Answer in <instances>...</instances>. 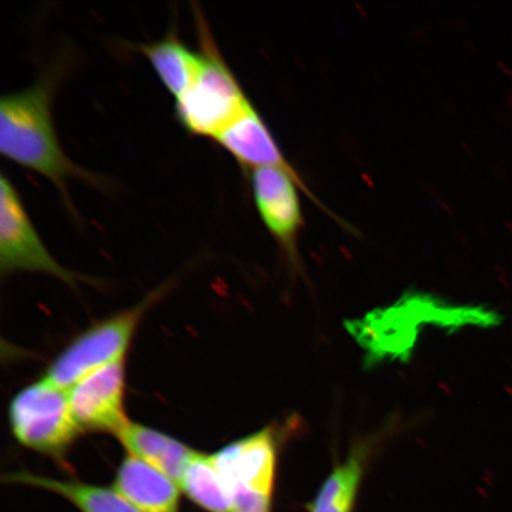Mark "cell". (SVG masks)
I'll use <instances>...</instances> for the list:
<instances>
[{"mask_svg":"<svg viewBox=\"0 0 512 512\" xmlns=\"http://www.w3.org/2000/svg\"><path fill=\"white\" fill-rule=\"evenodd\" d=\"M55 79V74H46L34 85L2 96L0 152L23 168L46 177L70 206V178L81 177L95 184L98 181L62 150L51 113Z\"/></svg>","mask_w":512,"mask_h":512,"instance_id":"obj_1","label":"cell"},{"mask_svg":"<svg viewBox=\"0 0 512 512\" xmlns=\"http://www.w3.org/2000/svg\"><path fill=\"white\" fill-rule=\"evenodd\" d=\"M502 317L484 306H453L428 296H406L386 310L348 323V330L368 351V363L384 358L407 360L422 324H437L450 330L464 326L492 328Z\"/></svg>","mask_w":512,"mask_h":512,"instance_id":"obj_2","label":"cell"},{"mask_svg":"<svg viewBox=\"0 0 512 512\" xmlns=\"http://www.w3.org/2000/svg\"><path fill=\"white\" fill-rule=\"evenodd\" d=\"M201 64L188 91L176 100L179 124L192 136L214 139L252 104L197 16Z\"/></svg>","mask_w":512,"mask_h":512,"instance_id":"obj_3","label":"cell"},{"mask_svg":"<svg viewBox=\"0 0 512 512\" xmlns=\"http://www.w3.org/2000/svg\"><path fill=\"white\" fill-rule=\"evenodd\" d=\"M9 416L18 443L62 464L81 434L70 411L67 390L44 379L15 396Z\"/></svg>","mask_w":512,"mask_h":512,"instance_id":"obj_4","label":"cell"},{"mask_svg":"<svg viewBox=\"0 0 512 512\" xmlns=\"http://www.w3.org/2000/svg\"><path fill=\"white\" fill-rule=\"evenodd\" d=\"M159 296L160 291L153 293L144 302L82 332L51 363L44 380L68 392L83 377L125 357L145 312Z\"/></svg>","mask_w":512,"mask_h":512,"instance_id":"obj_5","label":"cell"},{"mask_svg":"<svg viewBox=\"0 0 512 512\" xmlns=\"http://www.w3.org/2000/svg\"><path fill=\"white\" fill-rule=\"evenodd\" d=\"M0 268L2 273L41 272L74 286L80 275L64 268L50 254L25 209L14 183L0 177Z\"/></svg>","mask_w":512,"mask_h":512,"instance_id":"obj_6","label":"cell"},{"mask_svg":"<svg viewBox=\"0 0 512 512\" xmlns=\"http://www.w3.org/2000/svg\"><path fill=\"white\" fill-rule=\"evenodd\" d=\"M70 411L81 433L117 435L128 421L125 413V357L83 377L68 390Z\"/></svg>","mask_w":512,"mask_h":512,"instance_id":"obj_7","label":"cell"},{"mask_svg":"<svg viewBox=\"0 0 512 512\" xmlns=\"http://www.w3.org/2000/svg\"><path fill=\"white\" fill-rule=\"evenodd\" d=\"M251 185L256 210L285 252L293 258L297 240L304 227V216L298 189L312 196L303 179L278 168L252 170Z\"/></svg>","mask_w":512,"mask_h":512,"instance_id":"obj_8","label":"cell"},{"mask_svg":"<svg viewBox=\"0 0 512 512\" xmlns=\"http://www.w3.org/2000/svg\"><path fill=\"white\" fill-rule=\"evenodd\" d=\"M213 458L229 494L236 488H242L273 495L277 467V434L274 428H265L235 441L213 454Z\"/></svg>","mask_w":512,"mask_h":512,"instance_id":"obj_9","label":"cell"},{"mask_svg":"<svg viewBox=\"0 0 512 512\" xmlns=\"http://www.w3.org/2000/svg\"><path fill=\"white\" fill-rule=\"evenodd\" d=\"M214 140L249 170L278 168L298 175L253 105L217 134Z\"/></svg>","mask_w":512,"mask_h":512,"instance_id":"obj_10","label":"cell"},{"mask_svg":"<svg viewBox=\"0 0 512 512\" xmlns=\"http://www.w3.org/2000/svg\"><path fill=\"white\" fill-rule=\"evenodd\" d=\"M179 489L174 480L131 454L114 482V490L140 512H178Z\"/></svg>","mask_w":512,"mask_h":512,"instance_id":"obj_11","label":"cell"},{"mask_svg":"<svg viewBox=\"0 0 512 512\" xmlns=\"http://www.w3.org/2000/svg\"><path fill=\"white\" fill-rule=\"evenodd\" d=\"M131 456L164 473L181 488L185 470L196 451L181 441L152 428L128 421L117 434Z\"/></svg>","mask_w":512,"mask_h":512,"instance_id":"obj_12","label":"cell"},{"mask_svg":"<svg viewBox=\"0 0 512 512\" xmlns=\"http://www.w3.org/2000/svg\"><path fill=\"white\" fill-rule=\"evenodd\" d=\"M134 49L149 60L159 80L176 100L188 91L200 68V51L191 50L174 31L158 41L138 44Z\"/></svg>","mask_w":512,"mask_h":512,"instance_id":"obj_13","label":"cell"},{"mask_svg":"<svg viewBox=\"0 0 512 512\" xmlns=\"http://www.w3.org/2000/svg\"><path fill=\"white\" fill-rule=\"evenodd\" d=\"M6 478L11 483L35 486V488L54 492L72 502L82 512H140L114 489L36 476L29 472L11 473Z\"/></svg>","mask_w":512,"mask_h":512,"instance_id":"obj_14","label":"cell"},{"mask_svg":"<svg viewBox=\"0 0 512 512\" xmlns=\"http://www.w3.org/2000/svg\"><path fill=\"white\" fill-rule=\"evenodd\" d=\"M368 451L358 446L335 467L311 505L310 512H352L366 467Z\"/></svg>","mask_w":512,"mask_h":512,"instance_id":"obj_15","label":"cell"},{"mask_svg":"<svg viewBox=\"0 0 512 512\" xmlns=\"http://www.w3.org/2000/svg\"><path fill=\"white\" fill-rule=\"evenodd\" d=\"M181 489L192 502L209 512H232V497L217 470L213 454L196 453L184 472Z\"/></svg>","mask_w":512,"mask_h":512,"instance_id":"obj_16","label":"cell"},{"mask_svg":"<svg viewBox=\"0 0 512 512\" xmlns=\"http://www.w3.org/2000/svg\"><path fill=\"white\" fill-rule=\"evenodd\" d=\"M230 496H232V512H271V495L236 488L230 492Z\"/></svg>","mask_w":512,"mask_h":512,"instance_id":"obj_17","label":"cell"}]
</instances>
